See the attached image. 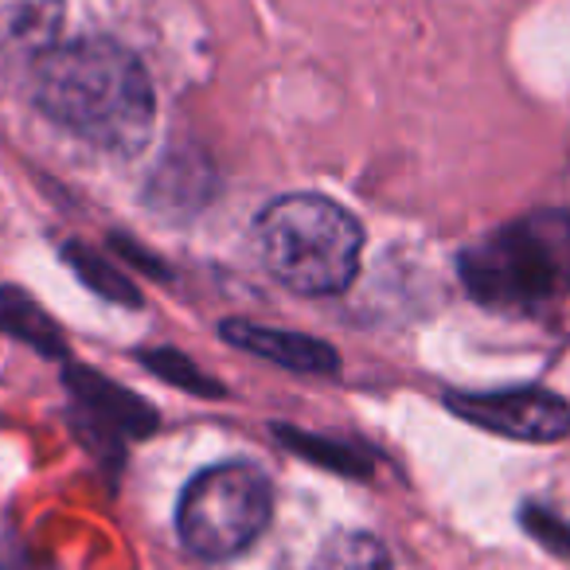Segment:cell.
<instances>
[{
	"mask_svg": "<svg viewBox=\"0 0 570 570\" xmlns=\"http://www.w3.org/2000/svg\"><path fill=\"white\" fill-rule=\"evenodd\" d=\"M63 20V0H0V51L43 56Z\"/></svg>",
	"mask_w": 570,
	"mask_h": 570,
	"instance_id": "7",
	"label": "cell"
},
{
	"mask_svg": "<svg viewBox=\"0 0 570 570\" xmlns=\"http://www.w3.org/2000/svg\"><path fill=\"white\" fill-rule=\"evenodd\" d=\"M0 328L20 336V341H28L32 348L48 352V356L63 352V336L56 333V325H51L24 294H17V289H4V294H0Z\"/></svg>",
	"mask_w": 570,
	"mask_h": 570,
	"instance_id": "10",
	"label": "cell"
},
{
	"mask_svg": "<svg viewBox=\"0 0 570 570\" xmlns=\"http://www.w3.org/2000/svg\"><path fill=\"white\" fill-rule=\"evenodd\" d=\"M223 336L230 344H238L250 356H262L269 364L285 367V372H305V375H333L341 367L336 352L325 341H313L302 333H282V328H262L246 325V321H227Z\"/></svg>",
	"mask_w": 570,
	"mask_h": 570,
	"instance_id": "6",
	"label": "cell"
},
{
	"mask_svg": "<svg viewBox=\"0 0 570 570\" xmlns=\"http://www.w3.org/2000/svg\"><path fill=\"white\" fill-rule=\"evenodd\" d=\"M71 391L79 399V406L95 422L110 426L114 434H145L153 426V414L145 403H137L134 395L110 387L102 375L95 372H71Z\"/></svg>",
	"mask_w": 570,
	"mask_h": 570,
	"instance_id": "8",
	"label": "cell"
},
{
	"mask_svg": "<svg viewBox=\"0 0 570 570\" xmlns=\"http://www.w3.org/2000/svg\"><path fill=\"white\" fill-rule=\"evenodd\" d=\"M313 570H391V554L367 531H336L321 543Z\"/></svg>",
	"mask_w": 570,
	"mask_h": 570,
	"instance_id": "9",
	"label": "cell"
},
{
	"mask_svg": "<svg viewBox=\"0 0 570 570\" xmlns=\"http://www.w3.org/2000/svg\"><path fill=\"white\" fill-rule=\"evenodd\" d=\"M469 294L500 309H531L570 294V215L535 212L504 223L461 258Z\"/></svg>",
	"mask_w": 570,
	"mask_h": 570,
	"instance_id": "3",
	"label": "cell"
},
{
	"mask_svg": "<svg viewBox=\"0 0 570 570\" xmlns=\"http://www.w3.org/2000/svg\"><path fill=\"white\" fill-rule=\"evenodd\" d=\"M450 406L461 419L515 438V442H559L570 434V411L547 391H500V395H453Z\"/></svg>",
	"mask_w": 570,
	"mask_h": 570,
	"instance_id": "5",
	"label": "cell"
},
{
	"mask_svg": "<svg viewBox=\"0 0 570 570\" xmlns=\"http://www.w3.org/2000/svg\"><path fill=\"white\" fill-rule=\"evenodd\" d=\"M32 95L56 126L121 157L149 141L157 114L141 59L114 40L48 48L32 63Z\"/></svg>",
	"mask_w": 570,
	"mask_h": 570,
	"instance_id": "1",
	"label": "cell"
},
{
	"mask_svg": "<svg viewBox=\"0 0 570 570\" xmlns=\"http://www.w3.org/2000/svg\"><path fill=\"white\" fill-rule=\"evenodd\" d=\"M258 250L266 269L294 294L333 297L360 269L364 230L356 215L313 191L282 196L258 215Z\"/></svg>",
	"mask_w": 570,
	"mask_h": 570,
	"instance_id": "2",
	"label": "cell"
},
{
	"mask_svg": "<svg viewBox=\"0 0 570 570\" xmlns=\"http://www.w3.org/2000/svg\"><path fill=\"white\" fill-rule=\"evenodd\" d=\"M269 512H274V492L266 473L243 461H227L191 476L180 497L176 528L191 554L230 559L266 531Z\"/></svg>",
	"mask_w": 570,
	"mask_h": 570,
	"instance_id": "4",
	"label": "cell"
}]
</instances>
